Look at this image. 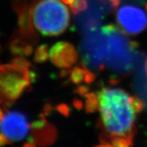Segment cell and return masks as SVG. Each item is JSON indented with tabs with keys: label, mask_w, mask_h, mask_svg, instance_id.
<instances>
[{
	"label": "cell",
	"mask_w": 147,
	"mask_h": 147,
	"mask_svg": "<svg viewBox=\"0 0 147 147\" xmlns=\"http://www.w3.org/2000/svg\"><path fill=\"white\" fill-rule=\"evenodd\" d=\"M97 106L104 130L110 137L126 138L133 145L137 117L143 109V102L124 90L104 88L99 90Z\"/></svg>",
	"instance_id": "obj_1"
},
{
	"label": "cell",
	"mask_w": 147,
	"mask_h": 147,
	"mask_svg": "<svg viewBox=\"0 0 147 147\" xmlns=\"http://www.w3.org/2000/svg\"><path fill=\"white\" fill-rule=\"evenodd\" d=\"M102 28L107 35L104 63L116 73H126L132 68L135 62V44L113 25L102 26Z\"/></svg>",
	"instance_id": "obj_2"
},
{
	"label": "cell",
	"mask_w": 147,
	"mask_h": 147,
	"mask_svg": "<svg viewBox=\"0 0 147 147\" xmlns=\"http://www.w3.org/2000/svg\"><path fill=\"white\" fill-rule=\"evenodd\" d=\"M69 11L60 0H39L32 9L34 26L42 34H61L69 24Z\"/></svg>",
	"instance_id": "obj_3"
},
{
	"label": "cell",
	"mask_w": 147,
	"mask_h": 147,
	"mask_svg": "<svg viewBox=\"0 0 147 147\" xmlns=\"http://www.w3.org/2000/svg\"><path fill=\"white\" fill-rule=\"evenodd\" d=\"M27 66L0 65V93L2 103L12 102L29 84Z\"/></svg>",
	"instance_id": "obj_4"
},
{
	"label": "cell",
	"mask_w": 147,
	"mask_h": 147,
	"mask_svg": "<svg viewBox=\"0 0 147 147\" xmlns=\"http://www.w3.org/2000/svg\"><path fill=\"white\" fill-rule=\"evenodd\" d=\"M107 52V35L102 27L88 32L80 46L81 56L86 65L98 69L104 63Z\"/></svg>",
	"instance_id": "obj_5"
},
{
	"label": "cell",
	"mask_w": 147,
	"mask_h": 147,
	"mask_svg": "<svg viewBox=\"0 0 147 147\" xmlns=\"http://www.w3.org/2000/svg\"><path fill=\"white\" fill-rule=\"evenodd\" d=\"M116 20L123 32L134 35L147 28V13L143 8L133 5H125L117 11Z\"/></svg>",
	"instance_id": "obj_6"
},
{
	"label": "cell",
	"mask_w": 147,
	"mask_h": 147,
	"mask_svg": "<svg viewBox=\"0 0 147 147\" xmlns=\"http://www.w3.org/2000/svg\"><path fill=\"white\" fill-rule=\"evenodd\" d=\"M30 128L26 115L17 111H7L0 122V131L12 143L26 138Z\"/></svg>",
	"instance_id": "obj_7"
},
{
	"label": "cell",
	"mask_w": 147,
	"mask_h": 147,
	"mask_svg": "<svg viewBox=\"0 0 147 147\" xmlns=\"http://www.w3.org/2000/svg\"><path fill=\"white\" fill-rule=\"evenodd\" d=\"M51 61L59 67H69L77 61V53L72 45L66 42H59L50 49Z\"/></svg>",
	"instance_id": "obj_8"
},
{
	"label": "cell",
	"mask_w": 147,
	"mask_h": 147,
	"mask_svg": "<svg viewBox=\"0 0 147 147\" xmlns=\"http://www.w3.org/2000/svg\"><path fill=\"white\" fill-rule=\"evenodd\" d=\"M32 130V141L40 146H48L52 145L56 139V131L55 128L47 125L44 119H40L31 124Z\"/></svg>",
	"instance_id": "obj_9"
},
{
	"label": "cell",
	"mask_w": 147,
	"mask_h": 147,
	"mask_svg": "<svg viewBox=\"0 0 147 147\" xmlns=\"http://www.w3.org/2000/svg\"><path fill=\"white\" fill-rule=\"evenodd\" d=\"M36 56H37L38 61H44V60L46 59L47 56V49H45L44 47L40 48L36 53Z\"/></svg>",
	"instance_id": "obj_10"
},
{
	"label": "cell",
	"mask_w": 147,
	"mask_h": 147,
	"mask_svg": "<svg viewBox=\"0 0 147 147\" xmlns=\"http://www.w3.org/2000/svg\"><path fill=\"white\" fill-rule=\"evenodd\" d=\"M12 142L10 141L1 131H0V147H4L8 144H11Z\"/></svg>",
	"instance_id": "obj_11"
},
{
	"label": "cell",
	"mask_w": 147,
	"mask_h": 147,
	"mask_svg": "<svg viewBox=\"0 0 147 147\" xmlns=\"http://www.w3.org/2000/svg\"><path fill=\"white\" fill-rule=\"evenodd\" d=\"M23 147H36V146L35 144V143H33L32 141H29L24 144V145H23Z\"/></svg>",
	"instance_id": "obj_12"
},
{
	"label": "cell",
	"mask_w": 147,
	"mask_h": 147,
	"mask_svg": "<svg viewBox=\"0 0 147 147\" xmlns=\"http://www.w3.org/2000/svg\"><path fill=\"white\" fill-rule=\"evenodd\" d=\"M95 147H113V146L111 144H107V143H105V144H100V145H98Z\"/></svg>",
	"instance_id": "obj_13"
},
{
	"label": "cell",
	"mask_w": 147,
	"mask_h": 147,
	"mask_svg": "<svg viewBox=\"0 0 147 147\" xmlns=\"http://www.w3.org/2000/svg\"><path fill=\"white\" fill-rule=\"evenodd\" d=\"M65 3L68 4V5H70V6L73 4V2H75V0H62Z\"/></svg>",
	"instance_id": "obj_14"
},
{
	"label": "cell",
	"mask_w": 147,
	"mask_h": 147,
	"mask_svg": "<svg viewBox=\"0 0 147 147\" xmlns=\"http://www.w3.org/2000/svg\"><path fill=\"white\" fill-rule=\"evenodd\" d=\"M3 116H4L3 111H2V109L1 108V107H0V122H1V120H2V117H3Z\"/></svg>",
	"instance_id": "obj_15"
},
{
	"label": "cell",
	"mask_w": 147,
	"mask_h": 147,
	"mask_svg": "<svg viewBox=\"0 0 147 147\" xmlns=\"http://www.w3.org/2000/svg\"><path fill=\"white\" fill-rule=\"evenodd\" d=\"M145 72H146V75L147 76V58L146 59V62H145Z\"/></svg>",
	"instance_id": "obj_16"
},
{
	"label": "cell",
	"mask_w": 147,
	"mask_h": 147,
	"mask_svg": "<svg viewBox=\"0 0 147 147\" xmlns=\"http://www.w3.org/2000/svg\"><path fill=\"white\" fill-rule=\"evenodd\" d=\"M133 1H135V2H144V0H133Z\"/></svg>",
	"instance_id": "obj_17"
},
{
	"label": "cell",
	"mask_w": 147,
	"mask_h": 147,
	"mask_svg": "<svg viewBox=\"0 0 147 147\" xmlns=\"http://www.w3.org/2000/svg\"><path fill=\"white\" fill-rule=\"evenodd\" d=\"M0 49H1V47H0Z\"/></svg>",
	"instance_id": "obj_18"
},
{
	"label": "cell",
	"mask_w": 147,
	"mask_h": 147,
	"mask_svg": "<svg viewBox=\"0 0 147 147\" xmlns=\"http://www.w3.org/2000/svg\"><path fill=\"white\" fill-rule=\"evenodd\" d=\"M146 7H147V3H146Z\"/></svg>",
	"instance_id": "obj_19"
}]
</instances>
